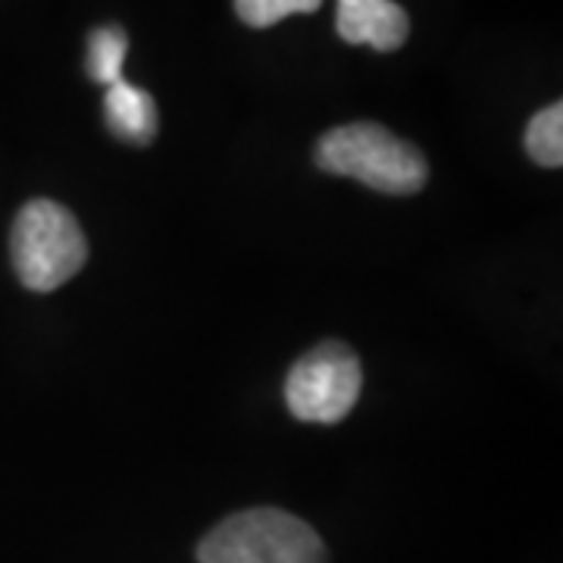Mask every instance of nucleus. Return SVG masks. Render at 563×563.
Segmentation results:
<instances>
[{
    "label": "nucleus",
    "instance_id": "obj_1",
    "mask_svg": "<svg viewBox=\"0 0 563 563\" xmlns=\"http://www.w3.org/2000/svg\"><path fill=\"white\" fill-rule=\"evenodd\" d=\"M317 163L332 176L357 179L383 195H417L429 179L420 151L376 122H347L325 132L317 144Z\"/></svg>",
    "mask_w": 563,
    "mask_h": 563
},
{
    "label": "nucleus",
    "instance_id": "obj_2",
    "mask_svg": "<svg viewBox=\"0 0 563 563\" xmlns=\"http://www.w3.org/2000/svg\"><path fill=\"white\" fill-rule=\"evenodd\" d=\"M13 269L32 291H57L81 273L88 261V239L79 220L57 201H29L10 232Z\"/></svg>",
    "mask_w": 563,
    "mask_h": 563
},
{
    "label": "nucleus",
    "instance_id": "obj_3",
    "mask_svg": "<svg viewBox=\"0 0 563 563\" xmlns=\"http://www.w3.org/2000/svg\"><path fill=\"white\" fill-rule=\"evenodd\" d=\"M201 563H325V544L310 526L276 510L257 507L222 520L201 544Z\"/></svg>",
    "mask_w": 563,
    "mask_h": 563
},
{
    "label": "nucleus",
    "instance_id": "obj_4",
    "mask_svg": "<svg viewBox=\"0 0 563 563\" xmlns=\"http://www.w3.org/2000/svg\"><path fill=\"white\" fill-rule=\"evenodd\" d=\"M361 361L342 342H325L303 354L285 379V404L303 422L335 426L361 398Z\"/></svg>",
    "mask_w": 563,
    "mask_h": 563
},
{
    "label": "nucleus",
    "instance_id": "obj_5",
    "mask_svg": "<svg viewBox=\"0 0 563 563\" xmlns=\"http://www.w3.org/2000/svg\"><path fill=\"white\" fill-rule=\"evenodd\" d=\"M335 29L347 44H369L373 51H398L410 35L407 10L395 0H339Z\"/></svg>",
    "mask_w": 563,
    "mask_h": 563
},
{
    "label": "nucleus",
    "instance_id": "obj_6",
    "mask_svg": "<svg viewBox=\"0 0 563 563\" xmlns=\"http://www.w3.org/2000/svg\"><path fill=\"white\" fill-rule=\"evenodd\" d=\"M103 120L117 139L129 141V144L144 147L157 139V103L144 88L132 85V81L120 79L107 88Z\"/></svg>",
    "mask_w": 563,
    "mask_h": 563
},
{
    "label": "nucleus",
    "instance_id": "obj_7",
    "mask_svg": "<svg viewBox=\"0 0 563 563\" xmlns=\"http://www.w3.org/2000/svg\"><path fill=\"white\" fill-rule=\"evenodd\" d=\"M129 54V38L120 25H101L88 38V76L98 85H117L122 79V63Z\"/></svg>",
    "mask_w": 563,
    "mask_h": 563
},
{
    "label": "nucleus",
    "instance_id": "obj_8",
    "mask_svg": "<svg viewBox=\"0 0 563 563\" xmlns=\"http://www.w3.org/2000/svg\"><path fill=\"white\" fill-rule=\"evenodd\" d=\"M526 151L542 166L563 163V103H551L542 113H536L526 129Z\"/></svg>",
    "mask_w": 563,
    "mask_h": 563
},
{
    "label": "nucleus",
    "instance_id": "obj_9",
    "mask_svg": "<svg viewBox=\"0 0 563 563\" xmlns=\"http://www.w3.org/2000/svg\"><path fill=\"white\" fill-rule=\"evenodd\" d=\"M322 0H235V13L251 29H269L285 16L295 13H313Z\"/></svg>",
    "mask_w": 563,
    "mask_h": 563
}]
</instances>
